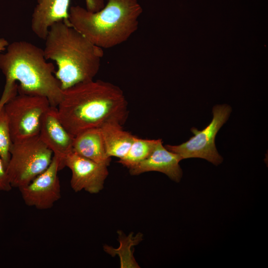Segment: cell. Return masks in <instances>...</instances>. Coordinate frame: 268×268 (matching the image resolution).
I'll use <instances>...</instances> for the list:
<instances>
[{"instance_id":"cell-1","label":"cell","mask_w":268,"mask_h":268,"mask_svg":"<svg viewBox=\"0 0 268 268\" xmlns=\"http://www.w3.org/2000/svg\"><path fill=\"white\" fill-rule=\"evenodd\" d=\"M59 120L74 137L88 129L116 122L122 125L128 118V102L118 86L92 80L63 90L57 107Z\"/></svg>"},{"instance_id":"cell-2","label":"cell","mask_w":268,"mask_h":268,"mask_svg":"<svg viewBox=\"0 0 268 268\" xmlns=\"http://www.w3.org/2000/svg\"><path fill=\"white\" fill-rule=\"evenodd\" d=\"M0 53V69L5 79L0 108L18 93L47 98L53 107L62 100L63 90L55 75L53 64L47 62L43 49L25 41L9 44Z\"/></svg>"},{"instance_id":"cell-3","label":"cell","mask_w":268,"mask_h":268,"mask_svg":"<svg viewBox=\"0 0 268 268\" xmlns=\"http://www.w3.org/2000/svg\"><path fill=\"white\" fill-rule=\"evenodd\" d=\"M44 40L45 58L56 63L55 75L62 90L94 79L100 69L103 49L64 21L51 25Z\"/></svg>"},{"instance_id":"cell-4","label":"cell","mask_w":268,"mask_h":268,"mask_svg":"<svg viewBox=\"0 0 268 268\" xmlns=\"http://www.w3.org/2000/svg\"><path fill=\"white\" fill-rule=\"evenodd\" d=\"M142 11L138 0H107L96 12L70 6L68 21L92 43L109 49L126 42L137 31Z\"/></svg>"},{"instance_id":"cell-5","label":"cell","mask_w":268,"mask_h":268,"mask_svg":"<svg viewBox=\"0 0 268 268\" xmlns=\"http://www.w3.org/2000/svg\"><path fill=\"white\" fill-rule=\"evenodd\" d=\"M6 168L12 188L26 186L50 165L52 151L39 135L12 142Z\"/></svg>"},{"instance_id":"cell-6","label":"cell","mask_w":268,"mask_h":268,"mask_svg":"<svg viewBox=\"0 0 268 268\" xmlns=\"http://www.w3.org/2000/svg\"><path fill=\"white\" fill-rule=\"evenodd\" d=\"M51 106L43 96L18 93L3 105L12 142L39 135L41 119Z\"/></svg>"},{"instance_id":"cell-7","label":"cell","mask_w":268,"mask_h":268,"mask_svg":"<svg viewBox=\"0 0 268 268\" xmlns=\"http://www.w3.org/2000/svg\"><path fill=\"white\" fill-rule=\"evenodd\" d=\"M231 108L224 104L216 105L212 110L213 118L210 124L201 131L193 128V136L178 145H166L169 151L180 155L182 159L201 158L215 165L223 161V158L217 151L215 145V136L222 125L228 120Z\"/></svg>"},{"instance_id":"cell-8","label":"cell","mask_w":268,"mask_h":268,"mask_svg":"<svg viewBox=\"0 0 268 268\" xmlns=\"http://www.w3.org/2000/svg\"><path fill=\"white\" fill-rule=\"evenodd\" d=\"M59 163L53 156L48 168L26 186L19 189L25 204L37 209L51 208L61 197L58 173Z\"/></svg>"},{"instance_id":"cell-9","label":"cell","mask_w":268,"mask_h":268,"mask_svg":"<svg viewBox=\"0 0 268 268\" xmlns=\"http://www.w3.org/2000/svg\"><path fill=\"white\" fill-rule=\"evenodd\" d=\"M70 0H37L31 16L32 32L39 38L45 40L49 28L61 21L69 23L68 11ZM86 9L96 12L105 5L104 0H85Z\"/></svg>"},{"instance_id":"cell-10","label":"cell","mask_w":268,"mask_h":268,"mask_svg":"<svg viewBox=\"0 0 268 268\" xmlns=\"http://www.w3.org/2000/svg\"><path fill=\"white\" fill-rule=\"evenodd\" d=\"M65 166L71 171L70 186L75 192L83 190L92 194L99 193L109 174L107 165L82 157L73 152L66 157Z\"/></svg>"},{"instance_id":"cell-11","label":"cell","mask_w":268,"mask_h":268,"mask_svg":"<svg viewBox=\"0 0 268 268\" xmlns=\"http://www.w3.org/2000/svg\"><path fill=\"white\" fill-rule=\"evenodd\" d=\"M39 136L58 160L59 171L62 170L66 157L72 152L74 136L61 123L57 107L51 106L42 116Z\"/></svg>"},{"instance_id":"cell-12","label":"cell","mask_w":268,"mask_h":268,"mask_svg":"<svg viewBox=\"0 0 268 268\" xmlns=\"http://www.w3.org/2000/svg\"><path fill=\"white\" fill-rule=\"evenodd\" d=\"M182 158L179 154L168 150L162 145L161 139L158 142L150 155L145 160L129 169L132 175L157 171L166 175L170 179L179 183L183 172L179 162Z\"/></svg>"},{"instance_id":"cell-13","label":"cell","mask_w":268,"mask_h":268,"mask_svg":"<svg viewBox=\"0 0 268 268\" xmlns=\"http://www.w3.org/2000/svg\"><path fill=\"white\" fill-rule=\"evenodd\" d=\"M72 152L94 162L110 165L100 128L84 131L74 137Z\"/></svg>"},{"instance_id":"cell-14","label":"cell","mask_w":268,"mask_h":268,"mask_svg":"<svg viewBox=\"0 0 268 268\" xmlns=\"http://www.w3.org/2000/svg\"><path fill=\"white\" fill-rule=\"evenodd\" d=\"M122 125L116 122L104 124L100 128L108 156L121 159L130 148L136 136L125 131Z\"/></svg>"},{"instance_id":"cell-15","label":"cell","mask_w":268,"mask_h":268,"mask_svg":"<svg viewBox=\"0 0 268 268\" xmlns=\"http://www.w3.org/2000/svg\"><path fill=\"white\" fill-rule=\"evenodd\" d=\"M119 233L120 247L115 249L111 246H104V251L109 255L114 256L119 255L120 258L121 268H139L133 256L134 250L132 247L138 244L142 239L141 233L137 234L134 237L131 233L126 236L122 232Z\"/></svg>"},{"instance_id":"cell-16","label":"cell","mask_w":268,"mask_h":268,"mask_svg":"<svg viewBox=\"0 0 268 268\" xmlns=\"http://www.w3.org/2000/svg\"><path fill=\"white\" fill-rule=\"evenodd\" d=\"M159 140L135 136L127 153L118 162L128 169L135 166L150 155Z\"/></svg>"},{"instance_id":"cell-17","label":"cell","mask_w":268,"mask_h":268,"mask_svg":"<svg viewBox=\"0 0 268 268\" xmlns=\"http://www.w3.org/2000/svg\"><path fill=\"white\" fill-rule=\"evenodd\" d=\"M12 144L7 116L3 107L0 108V157L6 168Z\"/></svg>"},{"instance_id":"cell-18","label":"cell","mask_w":268,"mask_h":268,"mask_svg":"<svg viewBox=\"0 0 268 268\" xmlns=\"http://www.w3.org/2000/svg\"><path fill=\"white\" fill-rule=\"evenodd\" d=\"M12 188L6 168L0 157V191L9 192Z\"/></svg>"},{"instance_id":"cell-19","label":"cell","mask_w":268,"mask_h":268,"mask_svg":"<svg viewBox=\"0 0 268 268\" xmlns=\"http://www.w3.org/2000/svg\"><path fill=\"white\" fill-rule=\"evenodd\" d=\"M9 43L8 41L3 38H0V53L4 51Z\"/></svg>"}]
</instances>
